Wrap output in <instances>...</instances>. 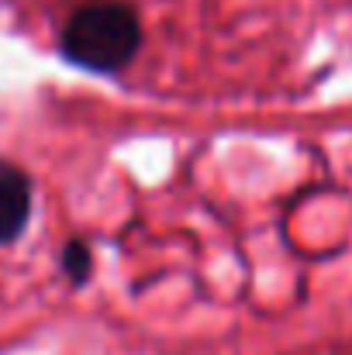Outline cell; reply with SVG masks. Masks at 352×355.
Listing matches in <instances>:
<instances>
[{
  "instance_id": "cell-1",
  "label": "cell",
  "mask_w": 352,
  "mask_h": 355,
  "mask_svg": "<svg viewBox=\"0 0 352 355\" xmlns=\"http://www.w3.org/2000/svg\"><path fill=\"white\" fill-rule=\"evenodd\" d=\"M142 45V21L128 3H87L62 28V55L90 73H117Z\"/></svg>"
},
{
  "instance_id": "cell-2",
  "label": "cell",
  "mask_w": 352,
  "mask_h": 355,
  "mask_svg": "<svg viewBox=\"0 0 352 355\" xmlns=\"http://www.w3.org/2000/svg\"><path fill=\"white\" fill-rule=\"evenodd\" d=\"M28 221H31V176L17 162L0 159V245L17 241Z\"/></svg>"
},
{
  "instance_id": "cell-3",
  "label": "cell",
  "mask_w": 352,
  "mask_h": 355,
  "mask_svg": "<svg viewBox=\"0 0 352 355\" xmlns=\"http://www.w3.org/2000/svg\"><path fill=\"white\" fill-rule=\"evenodd\" d=\"M62 269H66V276L76 286H83L90 279V272H94V252H90V245L83 238L66 241V248H62Z\"/></svg>"
}]
</instances>
